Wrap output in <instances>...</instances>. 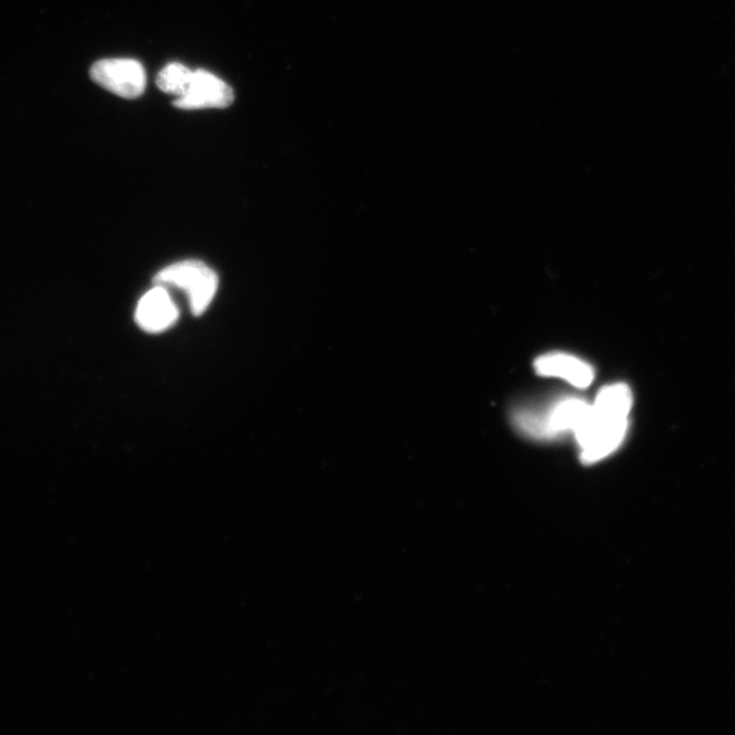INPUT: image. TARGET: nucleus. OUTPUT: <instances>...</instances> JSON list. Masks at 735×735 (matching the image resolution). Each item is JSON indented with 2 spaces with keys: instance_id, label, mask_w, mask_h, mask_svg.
<instances>
[{
  "instance_id": "1",
  "label": "nucleus",
  "mask_w": 735,
  "mask_h": 735,
  "mask_svg": "<svg viewBox=\"0 0 735 735\" xmlns=\"http://www.w3.org/2000/svg\"><path fill=\"white\" fill-rule=\"evenodd\" d=\"M633 395L623 383L605 386L590 405L586 419L573 433L582 451L584 464L608 458L626 440Z\"/></svg>"
},
{
  "instance_id": "2",
  "label": "nucleus",
  "mask_w": 735,
  "mask_h": 735,
  "mask_svg": "<svg viewBox=\"0 0 735 735\" xmlns=\"http://www.w3.org/2000/svg\"><path fill=\"white\" fill-rule=\"evenodd\" d=\"M155 282L187 291L194 315H202L209 308L219 288V277L210 267L198 260H186L161 270Z\"/></svg>"
},
{
  "instance_id": "3",
  "label": "nucleus",
  "mask_w": 735,
  "mask_h": 735,
  "mask_svg": "<svg viewBox=\"0 0 735 735\" xmlns=\"http://www.w3.org/2000/svg\"><path fill=\"white\" fill-rule=\"evenodd\" d=\"M590 410V404L579 398H568L551 405L541 413H522L517 417L523 431L534 438L553 439L562 433H575Z\"/></svg>"
},
{
  "instance_id": "4",
  "label": "nucleus",
  "mask_w": 735,
  "mask_h": 735,
  "mask_svg": "<svg viewBox=\"0 0 735 735\" xmlns=\"http://www.w3.org/2000/svg\"><path fill=\"white\" fill-rule=\"evenodd\" d=\"M91 78L105 91L127 100L141 97L147 89V71L133 59L100 60L92 66Z\"/></svg>"
},
{
  "instance_id": "5",
  "label": "nucleus",
  "mask_w": 735,
  "mask_h": 735,
  "mask_svg": "<svg viewBox=\"0 0 735 735\" xmlns=\"http://www.w3.org/2000/svg\"><path fill=\"white\" fill-rule=\"evenodd\" d=\"M235 100L233 89L209 71H192L188 86L174 103L176 108L195 110L228 108Z\"/></svg>"
},
{
  "instance_id": "6",
  "label": "nucleus",
  "mask_w": 735,
  "mask_h": 735,
  "mask_svg": "<svg viewBox=\"0 0 735 735\" xmlns=\"http://www.w3.org/2000/svg\"><path fill=\"white\" fill-rule=\"evenodd\" d=\"M179 311L164 287L149 291L137 306L138 325L149 332H161L174 326Z\"/></svg>"
},
{
  "instance_id": "7",
  "label": "nucleus",
  "mask_w": 735,
  "mask_h": 735,
  "mask_svg": "<svg viewBox=\"0 0 735 735\" xmlns=\"http://www.w3.org/2000/svg\"><path fill=\"white\" fill-rule=\"evenodd\" d=\"M538 375L559 377L571 386L587 388L594 381L593 366L576 355L565 353H549L541 355L534 363Z\"/></svg>"
},
{
  "instance_id": "8",
  "label": "nucleus",
  "mask_w": 735,
  "mask_h": 735,
  "mask_svg": "<svg viewBox=\"0 0 735 735\" xmlns=\"http://www.w3.org/2000/svg\"><path fill=\"white\" fill-rule=\"evenodd\" d=\"M192 70L182 63H170L160 71L158 86L160 91L179 97L186 91Z\"/></svg>"
}]
</instances>
